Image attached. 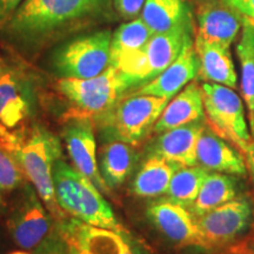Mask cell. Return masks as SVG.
Masks as SVG:
<instances>
[{
    "label": "cell",
    "instance_id": "cell-7",
    "mask_svg": "<svg viewBox=\"0 0 254 254\" xmlns=\"http://www.w3.org/2000/svg\"><path fill=\"white\" fill-rule=\"evenodd\" d=\"M112 33L98 31L65 43L53 55V67L62 78L90 79L111 65Z\"/></svg>",
    "mask_w": 254,
    "mask_h": 254
},
{
    "label": "cell",
    "instance_id": "cell-8",
    "mask_svg": "<svg viewBox=\"0 0 254 254\" xmlns=\"http://www.w3.org/2000/svg\"><path fill=\"white\" fill-rule=\"evenodd\" d=\"M253 213V204L250 196L239 194L196 218L202 250L220 249L243 237L252 225Z\"/></svg>",
    "mask_w": 254,
    "mask_h": 254
},
{
    "label": "cell",
    "instance_id": "cell-37",
    "mask_svg": "<svg viewBox=\"0 0 254 254\" xmlns=\"http://www.w3.org/2000/svg\"><path fill=\"white\" fill-rule=\"evenodd\" d=\"M67 250H68L67 251V254H85V253L80 252V251L73 249V247H69V246H67Z\"/></svg>",
    "mask_w": 254,
    "mask_h": 254
},
{
    "label": "cell",
    "instance_id": "cell-39",
    "mask_svg": "<svg viewBox=\"0 0 254 254\" xmlns=\"http://www.w3.org/2000/svg\"><path fill=\"white\" fill-rule=\"evenodd\" d=\"M9 254H30L27 252V251H15V252H12V253H9Z\"/></svg>",
    "mask_w": 254,
    "mask_h": 254
},
{
    "label": "cell",
    "instance_id": "cell-18",
    "mask_svg": "<svg viewBox=\"0 0 254 254\" xmlns=\"http://www.w3.org/2000/svg\"><path fill=\"white\" fill-rule=\"evenodd\" d=\"M241 15L222 1L209 2L200 7L198 12L196 37L231 47L243 27Z\"/></svg>",
    "mask_w": 254,
    "mask_h": 254
},
{
    "label": "cell",
    "instance_id": "cell-31",
    "mask_svg": "<svg viewBox=\"0 0 254 254\" xmlns=\"http://www.w3.org/2000/svg\"><path fill=\"white\" fill-rule=\"evenodd\" d=\"M231 8L236 9L241 17L254 20V0H222Z\"/></svg>",
    "mask_w": 254,
    "mask_h": 254
},
{
    "label": "cell",
    "instance_id": "cell-33",
    "mask_svg": "<svg viewBox=\"0 0 254 254\" xmlns=\"http://www.w3.org/2000/svg\"><path fill=\"white\" fill-rule=\"evenodd\" d=\"M246 159V164H247V167H249V172L251 173V176H252V180H253V185H254V161L251 160V159Z\"/></svg>",
    "mask_w": 254,
    "mask_h": 254
},
{
    "label": "cell",
    "instance_id": "cell-23",
    "mask_svg": "<svg viewBox=\"0 0 254 254\" xmlns=\"http://www.w3.org/2000/svg\"><path fill=\"white\" fill-rule=\"evenodd\" d=\"M237 182V178L231 174L209 172L195 201L190 207V213L196 219L236 198L239 195Z\"/></svg>",
    "mask_w": 254,
    "mask_h": 254
},
{
    "label": "cell",
    "instance_id": "cell-10",
    "mask_svg": "<svg viewBox=\"0 0 254 254\" xmlns=\"http://www.w3.org/2000/svg\"><path fill=\"white\" fill-rule=\"evenodd\" d=\"M94 126L90 118L65 119L63 138L73 167L91 180L101 193L111 195V189L104 182L98 166Z\"/></svg>",
    "mask_w": 254,
    "mask_h": 254
},
{
    "label": "cell",
    "instance_id": "cell-36",
    "mask_svg": "<svg viewBox=\"0 0 254 254\" xmlns=\"http://www.w3.org/2000/svg\"><path fill=\"white\" fill-rule=\"evenodd\" d=\"M5 208V199H4V193L0 190V213H1L2 211H4Z\"/></svg>",
    "mask_w": 254,
    "mask_h": 254
},
{
    "label": "cell",
    "instance_id": "cell-19",
    "mask_svg": "<svg viewBox=\"0 0 254 254\" xmlns=\"http://www.w3.org/2000/svg\"><path fill=\"white\" fill-rule=\"evenodd\" d=\"M194 49L199 60V79L206 82H215L237 88L238 75L230 47L211 43L195 36Z\"/></svg>",
    "mask_w": 254,
    "mask_h": 254
},
{
    "label": "cell",
    "instance_id": "cell-1",
    "mask_svg": "<svg viewBox=\"0 0 254 254\" xmlns=\"http://www.w3.org/2000/svg\"><path fill=\"white\" fill-rule=\"evenodd\" d=\"M113 0H24L2 28L15 41L44 43L107 14Z\"/></svg>",
    "mask_w": 254,
    "mask_h": 254
},
{
    "label": "cell",
    "instance_id": "cell-21",
    "mask_svg": "<svg viewBox=\"0 0 254 254\" xmlns=\"http://www.w3.org/2000/svg\"><path fill=\"white\" fill-rule=\"evenodd\" d=\"M133 145L119 140L105 141L99 150L98 166L104 182L111 190L122 186L135 166Z\"/></svg>",
    "mask_w": 254,
    "mask_h": 254
},
{
    "label": "cell",
    "instance_id": "cell-6",
    "mask_svg": "<svg viewBox=\"0 0 254 254\" xmlns=\"http://www.w3.org/2000/svg\"><path fill=\"white\" fill-rule=\"evenodd\" d=\"M201 92L206 125L246 155L253 139L240 95L234 88L206 81Z\"/></svg>",
    "mask_w": 254,
    "mask_h": 254
},
{
    "label": "cell",
    "instance_id": "cell-4",
    "mask_svg": "<svg viewBox=\"0 0 254 254\" xmlns=\"http://www.w3.org/2000/svg\"><path fill=\"white\" fill-rule=\"evenodd\" d=\"M133 82L110 65L106 71L90 79L60 78L57 90L68 101L65 119L90 118L94 122L122 99Z\"/></svg>",
    "mask_w": 254,
    "mask_h": 254
},
{
    "label": "cell",
    "instance_id": "cell-32",
    "mask_svg": "<svg viewBox=\"0 0 254 254\" xmlns=\"http://www.w3.org/2000/svg\"><path fill=\"white\" fill-rule=\"evenodd\" d=\"M124 254H144L141 252V250L139 249L138 246L135 245L134 243H132V241H128L127 243V246H126V250Z\"/></svg>",
    "mask_w": 254,
    "mask_h": 254
},
{
    "label": "cell",
    "instance_id": "cell-16",
    "mask_svg": "<svg viewBox=\"0 0 254 254\" xmlns=\"http://www.w3.org/2000/svg\"><path fill=\"white\" fill-rule=\"evenodd\" d=\"M198 71L199 60L195 53L194 43L190 39L180 56L164 72L153 80L139 87L133 94L153 95L171 100L193 79L198 77Z\"/></svg>",
    "mask_w": 254,
    "mask_h": 254
},
{
    "label": "cell",
    "instance_id": "cell-38",
    "mask_svg": "<svg viewBox=\"0 0 254 254\" xmlns=\"http://www.w3.org/2000/svg\"><path fill=\"white\" fill-rule=\"evenodd\" d=\"M45 254H63V252H62V251L57 250V249H52V250H50L49 252H46Z\"/></svg>",
    "mask_w": 254,
    "mask_h": 254
},
{
    "label": "cell",
    "instance_id": "cell-28",
    "mask_svg": "<svg viewBox=\"0 0 254 254\" xmlns=\"http://www.w3.org/2000/svg\"><path fill=\"white\" fill-rule=\"evenodd\" d=\"M25 174L17 158L0 141V190L12 192L24 184Z\"/></svg>",
    "mask_w": 254,
    "mask_h": 254
},
{
    "label": "cell",
    "instance_id": "cell-25",
    "mask_svg": "<svg viewBox=\"0 0 254 254\" xmlns=\"http://www.w3.org/2000/svg\"><path fill=\"white\" fill-rule=\"evenodd\" d=\"M141 19L153 33H163L190 23L183 0H146Z\"/></svg>",
    "mask_w": 254,
    "mask_h": 254
},
{
    "label": "cell",
    "instance_id": "cell-12",
    "mask_svg": "<svg viewBox=\"0 0 254 254\" xmlns=\"http://www.w3.org/2000/svg\"><path fill=\"white\" fill-rule=\"evenodd\" d=\"M60 236L66 246L85 254H124L128 238L118 232L93 226L69 217L60 222Z\"/></svg>",
    "mask_w": 254,
    "mask_h": 254
},
{
    "label": "cell",
    "instance_id": "cell-17",
    "mask_svg": "<svg viewBox=\"0 0 254 254\" xmlns=\"http://www.w3.org/2000/svg\"><path fill=\"white\" fill-rule=\"evenodd\" d=\"M204 120L205 107L201 86L196 81H190L172 100L168 101L152 132L159 134L168 129Z\"/></svg>",
    "mask_w": 254,
    "mask_h": 254
},
{
    "label": "cell",
    "instance_id": "cell-9",
    "mask_svg": "<svg viewBox=\"0 0 254 254\" xmlns=\"http://www.w3.org/2000/svg\"><path fill=\"white\" fill-rule=\"evenodd\" d=\"M52 215L44 207V202L36 190L26 189L23 196L7 220L9 236L24 251H32L39 247L52 230Z\"/></svg>",
    "mask_w": 254,
    "mask_h": 254
},
{
    "label": "cell",
    "instance_id": "cell-20",
    "mask_svg": "<svg viewBox=\"0 0 254 254\" xmlns=\"http://www.w3.org/2000/svg\"><path fill=\"white\" fill-rule=\"evenodd\" d=\"M190 39V23L174 30L153 34L144 47L150 67V81L157 78L180 56Z\"/></svg>",
    "mask_w": 254,
    "mask_h": 254
},
{
    "label": "cell",
    "instance_id": "cell-11",
    "mask_svg": "<svg viewBox=\"0 0 254 254\" xmlns=\"http://www.w3.org/2000/svg\"><path fill=\"white\" fill-rule=\"evenodd\" d=\"M147 218L165 238L180 247L202 249V240L194 215L185 206L161 198L147 207Z\"/></svg>",
    "mask_w": 254,
    "mask_h": 254
},
{
    "label": "cell",
    "instance_id": "cell-30",
    "mask_svg": "<svg viewBox=\"0 0 254 254\" xmlns=\"http://www.w3.org/2000/svg\"><path fill=\"white\" fill-rule=\"evenodd\" d=\"M23 1L24 0H0V30H2L11 20Z\"/></svg>",
    "mask_w": 254,
    "mask_h": 254
},
{
    "label": "cell",
    "instance_id": "cell-29",
    "mask_svg": "<svg viewBox=\"0 0 254 254\" xmlns=\"http://www.w3.org/2000/svg\"><path fill=\"white\" fill-rule=\"evenodd\" d=\"M146 0H113L116 11L125 19H133L140 14Z\"/></svg>",
    "mask_w": 254,
    "mask_h": 254
},
{
    "label": "cell",
    "instance_id": "cell-26",
    "mask_svg": "<svg viewBox=\"0 0 254 254\" xmlns=\"http://www.w3.org/2000/svg\"><path fill=\"white\" fill-rule=\"evenodd\" d=\"M208 173V171L200 165L180 167L171 179L166 193L167 198L190 209Z\"/></svg>",
    "mask_w": 254,
    "mask_h": 254
},
{
    "label": "cell",
    "instance_id": "cell-22",
    "mask_svg": "<svg viewBox=\"0 0 254 254\" xmlns=\"http://www.w3.org/2000/svg\"><path fill=\"white\" fill-rule=\"evenodd\" d=\"M180 167L158 155H146L132 182V193L139 198H158L166 194L173 174Z\"/></svg>",
    "mask_w": 254,
    "mask_h": 254
},
{
    "label": "cell",
    "instance_id": "cell-35",
    "mask_svg": "<svg viewBox=\"0 0 254 254\" xmlns=\"http://www.w3.org/2000/svg\"><path fill=\"white\" fill-rule=\"evenodd\" d=\"M245 158L251 159V160L254 161V138L252 140V144H251V146H250L249 152H247V154L245 155Z\"/></svg>",
    "mask_w": 254,
    "mask_h": 254
},
{
    "label": "cell",
    "instance_id": "cell-34",
    "mask_svg": "<svg viewBox=\"0 0 254 254\" xmlns=\"http://www.w3.org/2000/svg\"><path fill=\"white\" fill-rule=\"evenodd\" d=\"M6 71H8L7 65H6V62L4 60V58H2V56L0 55V77H1Z\"/></svg>",
    "mask_w": 254,
    "mask_h": 254
},
{
    "label": "cell",
    "instance_id": "cell-3",
    "mask_svg": "<svg viewBox=\"0 0 254 254\" xmlns=\"http://www.w3.org/2000/svg\"><path fill=\"white\" fill-rule=\"evenodd\" d=\"M11 152L52 218L59 224L69 218L57 202L53 184V168L62 158L59 139L43 127L34 126L25 132Z\"/></svg>",
    "mask_w": 254,
    "mask_h": 254
},
{
    "label": "cell",
    "instance_id": "cell-2",
    "mask_svg": "<svg viewBox=\"0 0 254 254\" xmlns=\"http://www.w3.org/2000/svg\"><path fill=\"white\" fill-rule=\"evenodd\" d=\"M53 184L57 202L69 217L124 236L128 234L97 186L62 158L53 168Z\"/></svg>",
    "mask_w": 254,
    "mask_h": 254
},
{
    "label": "cell",
    "instance_id": "cell-15",
    "mask_svg": "<svg viewBox=\"0 0 254 254\" xmlns=\"http://www.w3.org/2000/svg\"><path fill=\"white\" fill-rule=\"evenodd\" d=\"M205 124L206 120L159 133L148 145L146 155H158L182 167L195 166L196 144Z\"/></svg>",
    "mask_w": 254,
    "mask_h": 254
},
{
    "label": "cell",
    "instance_id": "cell-5",
    "mask_svg": "<svg viewBox=\"0 0 254 254\" xmlns=\"http://www.w3.org/2000/svg\"><path fill=\"white\" fill-rule=\"evenodd\" d=\"M168 101L153 95L132 94L122 98L94 124L105 141L119 140L135 146L153 129Z\"/></svg>",
    "mask_w": 254,
    "mask_h": 254
},
{
    "label": "cell",
    "instance_id": "cell-14",
    "mask_svg": "<svg viewBox=\"0 0 254 254\" xmlns=\"http://www.w3.org/2000/svg\"><path fill=\"white\" fill-rule=\"evenodd\" d=\"M196 164L208 172L246 177L249 173L245 155L206 126L196 144Z\"/></svg>",
    "mask_w": 254,
    "mask_h": 254
},
{
    "label": "cell",
    "instance_id": "cell-13",
    "mask_svg": "<svg viewBox=\"0 0 254 254\" xmlns=\"http://www.w3.org/2000/svg\"><path fill=\"white\" fill-rule=\"evenodd\" d=\"M32 111L30 86L12 69L0 77V135L26 131Z\"/></svg>",
    "mask_w": 254,
    "mask_h": 254
},
{
    "label": "cell",
    "instance_id": "cell-24",
    "mask_svg": "<svg viewBox=\"0 0 254 254\" xmlns=\"http://www.w3.org/2000/svg\"><path fill=\"white\" fill-rule=\"evenodd\" d=\"M240 63L241 93L249 112V125L254 138V20L243 17V32L237 45Z\"/></svg>",
    "mask_w": 254,
    "mask_h": 254
},
{
    "label": "cell",
    "instance_id": "cell-27",
    "mask_svg": "<svg viewBox=\"0 0 254 254\" xmlns=\"http://www.w3.org/2000/svg\"><path fill=\"white\" fill-rule=\"evenodd\" d=\"M153 34V31L144 23L141 18L123 24L112 34L111 53L144 49Z\"/></svg>",
    "mask_w": 254,
    "mask_h": 254
}]
</instances>
